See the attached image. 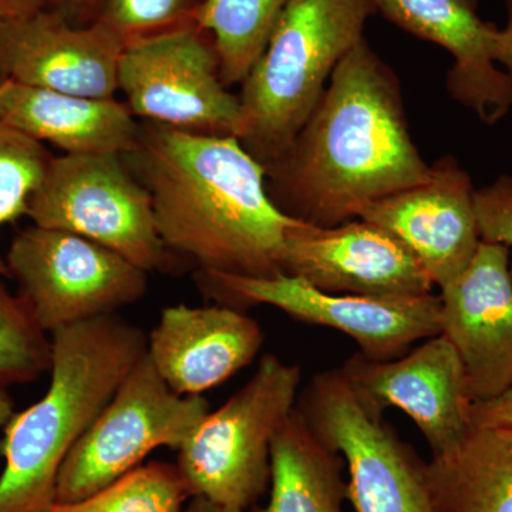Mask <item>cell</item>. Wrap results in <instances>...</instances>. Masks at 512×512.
Returning <instances> with one entry per match:
<instances>
[{
	"instance_id": "27",
	"label": "cell",
	"mask_w": 512,
	"mask_h": 512,
	"mask_svg": "<svg viewBox=\"0 0 512 512\" xmlns=\"http://www.w3.org/2000/svg\"><path fill=\"white\" fill-rule=\"evenodd\" d=\"M481 241L512 247V175H501L476 191ZM512 274V271H511Z\"/></svg>"
},
{
	"instance_id": "24",
	"label": "cell",
	"mask_w": 512,
	"mask_h": 512,
	"mask_svg": "<svg viewBox=\"0 0 512 512\" xmlns=\"http://www.w3.org/2000/svg\"><path fill=\"white\" fill-rule=\"evenodd\" d=\"M52 366V338L0 276V386L35 382Z\"/></svg>"
},
{
	"instance_id": "13",
	"label": "cell",
	"mask_w": 512,
	"mask_h": 512,
	"mask_svg": "<svg viewBox=\"0 0 512 512\" xmlns=\"http://www.w3.org/2000/svg\"><path fill=\"white\" fill-rule=\"evenodd\" d=\"M476 191L456 158L443 157L423 183L366 205L359 220L400 239L443 288L466 271L480 247Z\"/></svg>"
},
{
	"instance_id": "25",
	"label": "cell",
	"mask_w": 512,
	"mask_h": 512,
	"mask_svg": "<svg viewBox=\"0 0 512 512\" xmlns=\"http://www.w3.org/2000/svg\"><path fill=\"white\" fill-rule=\"evenodd\" d=\"M52 158L45 144L0 123V228L28 217L30 197L42 183ZM0 276H9L2 256Z\"/></svg>"
},
{
	"instance_id": "18",
	"label": "cell",
	"mask_w": 512,
	"mask_h": 512,
	"mask_svg": "<svg viewBox=\"0 0 512 512\" xmlns=\"http://www.w3.org/2000/svg\"><path fill=\"white\" fill-rule=\"evenodd\" d=\"M261 325L227 305L167 306L147 336V356L181 396H202L247 367L264 346Z\"/></svg>"
},
{
	"instance_id": "15",
	"label": "cell",
	"mask_w": 512,
	"mask_h": 512,
	"mask_svg": "<svg viewBox=\"0 0 512 512\" xmlns=\"http://www.w3.org/2000/svg\"><path fill=\"white\" fill-rule=\"evenodd\" d=\"M123 50L99 23L74 25L50 8L0 16V82L114 99Z\"/></svg>"
},
{
	"instance_id": "10",
	"label": "cell",
	"mask_w": 512,
	"mask_h": 512,
	"mask_svg": "<svg viewBox=\"0 0 512 512\" xmlns=\"http://www.w3.org/2000/svg\"><path fill=\"white\" fill-rule=\"evenodd\" d=\"M202 292L231 308L266 305L299 322L325 326L355 340L359 353L386 362L409 352L416 342L440 335V298H367L320 291L295 276L239 278L197 276Z\"/></svg>"
},
{
	"instance_id": "17",
	"label": "cell",
	"mask_w": 512,
	"mask_h": 512,
	"mask_svg": "<svg viewBox=\"0 0 512 512\" xmlns=\"http://www.w3.org/2000/svg\"><path fill=\"white\" fill-rule=\"evenodd\" d=\"M373 2L389 22L450 53L446 86L457 103L488 126L510 113L512 82L495 62L500 29L480 18L477 0Z\"/></svg>"
},
{
	"instance_id": "32",
	"label": "cell",
	"mask_w": 512,
	"mask_h": 512,
	"mask_svg": "<svg viewBox=\"0 0 512 512\" xmlns=\"http://www.w3.org/2000/svg\"><path fill=\"white\" fill-rule=\"evenodd\" d=\"M183 512H247L232 510V508L221 507L210 501L204 500V498H191L188 504L185 505Z\"/></svg>"
},
{
	"instance_id": "21",
	"label": "cell",
	"mask_w": 512,
	"mask_h": 512,
	"mask_svg": "<svg viewBox=\"0 0 512 512\" xmlns=\"http://www.w3.org/2000/svg\"><path fill=\"white\" fill-rule=\"evenodd\" d=\"M343 467L338 451L295 407L272 443L268 503L247 512H345Z\"/></svg>"
},
{
	"instance_id": "14",
	"label": "cell",
	"mask_w": 512,
	"mask_h": 512,
	"mask_svg": "<svg viewBox=\"0 0 512 512\" xmlns=\"http://www.w3.org/2000/svg\"><path fill=\"white\" fill-rule=\"evenodd\" d=\"M508 247L481 241L466 271L440 288V330L456 349L471 403L512 386V274Z\"/></svg>"
},
{
	"instance_id": "1",
	"label": "cell",
	"mask_w": 512,
	"mask_h": 512,
	"mask_svg": "<svg viewBox=\"0 0 512 512\" xmlns=\"http://www.w3.org/2000/svg\"><path fill=\"white\" fill-rule=\"evenodd\" d=\"M264 167L276 207L318 228L357 220L366 205L423 183L431 170L407 126L399 79L366 39L338 64L289 146Z\"/></svg>"
},
{
	"instance_id": "6",
	"label": "cell",
	"mask_w": 512,
	"mask_h": 512,
	"mask_svg": "<svg viewBox=\"0 0 512 512\" xmlns=\"http://www.w3.org/2000/svg\"><path fill=\"white\" fill-rule=\"evenodd\" d=\"M28 218L109 248L148 274L173 266L150 192L124 156H53L30 197Z\"/></svg>"
},
{
	"instance_id": "3",
	"label": "cell",
	"mask_w": 512,
	"mask_h": 512,
	"mask_svg": "<svg viewBox=\"0 0 512 512\" xmlns=\"http://www.w3.org/2000/svg\"><path fill=\"white\" fill-rule=\"evenodd\" d=\"M47 392L5 424L0 512H47L74 444L147 352V336L114 315L57 329Z\"/></svg>"
},
{
	"instance_id": "22",
	"label": "cell",
	"mask_w": 512,
	"mask_h": 512,
	"mask_svg": "<svg viewBox=\"0 0 512 512\" xmlns=\"http://www.w3.org/2000/svg\"><path fill=\"white\" fill-rule=\"evenodd\" d=\"M291 0H204L197 26L211 37L225 86L244 82Z\"/></svg>"
},
{
	"instance_id": "28",
	"label": "cell",
	"mask_w": 512,
	"mask_h": 512,
	"mask_svg": "<svg viewBox=\"0 0 512 512\" xmlns=\"http://www.w3.org/2000/svg\"><path fill=\"white\" fill-rule=\"evenodd\" d=\"M470 427H508L512 429V386L500 396L468 407Z\"/></svg>"
},
{
	"instance_id": "7",
	"label": "cell",
	"mask_w": 512,
	"mask_h": 512,
	"mask_svg": "<svg viewBox=\"0 0 512 512\" xmlns=\"http://www.w3.org/2000/svg\"><path fill=\"white\" fill-rule=\"evenodd\" d=\"M296 409L343 458L356 512H434L426 461L339 367L313 376Z\"/></svg>"
},
{
	"instance_id": "11",
	"label": "cell",
	"mask_w": 512,
	"mask_h": 512,
	"mask_svg": "<svg viewBox=\"0 0 512 512\" xmlns=\"http://www.w3.org/2000/svg\"><path fill=\"white\" fill-rule=\"evenodd\" d=\"M117 79L128 109L147 123L241 136V101L222 82L217 50L198 26L126 47Z\"/></svg>"
},
{
	"instance_id": "12",
	"label": "cell",
	"mask_w": 512,
	"mask_h": 512,
	"mask_svg": "<svg viewBox=\"0 0 512 512\" xmlns=\"http://www.w3.org/2000/svg\"><path fill=\"white\" fill-rule=\"evenodd\" d=\"M282 274L323 292L367 298H414L436 288L400 239L359 218L332 228L299 222L286 237Z\"/></svg>"
},
{
	"instance_id": "33",
	"label": "cell",
	"mask_w": 512,
	"mask_h": 512,
	"mask_svg": "<svg viewBox=\"0 0 512 512\" xmlns=\"http://www.w3.org/2000/svg\"><path fill=\"white\" fill-rule=\"evenodd\" d=\"M15 414V404L6 387L0 386V427H5L10 417Z\"/></svg>"
},
{
	"instance_id": "9",
	"label": "cell",
	"mask_w": 512,
	"mask_h": 512,
	"mask_svg": "<svg viewBox=\"0 0 512 512\" xmlns=\"http://www.w3.org/2000/svg\"><path fill=\"white\" fill-rule=\"evenodd\" d=\"M5 261L19 295L49 335L114 315L140 301L148 289V272L109 248L59 229H23Z\"/></svg>"
},
{
	"instance_id": "34",
	"label": "cell",
	"mask_w": 512,
	"mask_h": 512,
	"mask_svg": "<svg viewBox=\"0 0 512 512\" xmlns=\"http://www.w3.org/2000/svg\"><path fill=\"white\" fill-rule=\"evenodd\" d=\"M0 94H2V83H0Z\"/></svg>"
},
{
	"instance_id": "30",
	"label": "cell",
	"mask_w": 512,
	"mask_h": 512,
	"mask_svg": "<svg viewBox=\"0 0 512 512\" xmlns=\"http://www.w3.org/2000/svg\"><path fill=\"white\" fill-rule=\"evenodd\" d=\"M505 5H507V25L498 32L495 62L504 66V72L512 82V0H505Z\"/></svg>"
},
{
	"instance_id": "26",
	"label": "cell",
	"mask_w": 512,
	"mask_h": 512,
	"mask_svg": "<svg viewBox=\"0 0 512 512\" xmlns=\"http://www.w3.org/2000/svg\"><path fill=\"white\" fill-rule=\"evenodd\" d=\"M204 0H103L93 23H99L128 46L197 26Z\"/></svg>"
},
{
	"instance_id": "31",
	"label": "cell",
	"mask_w": 512,
	"mask_h": 512,
	"mask_svg": "<svg viewBox=\"0 0 512 512\" xmlns=\"http://www.w3.org/2000/svg\"><path fill=\"white\" fill-rule=\"evenodd\" d=\"M52 0H0V16H25L49 9Z\"/></svg>"
},
{
	"instance_id": "29",
	"label": "cell",
	"mask_w": 512,
	"mask_h": 512,
	"mask_svg": "<svg viewBox=\"0 0 512 512\" xmlns=\"http://www.w3.org/2000/svg\"><path fill=\"white\" fill-rule=\"evenodd\" d=\"M103 0H52L50 9L74 23V25H92Z\"/></svg>"
},
{
	"instance_id": "5",
	"label": "cell",
	"mask_w": 512,
	"mask_h": 512,
	"mask_svg": "<svg viewBox=\"0 0 512 512\" xmlns=\"http://www.w3.org/2000/svg\"><path fill=\"white\" fill-rule=\"evenodd\" d=\"M302 370L265 355L237 393L205 414L178 448L177 466L191 498L249 511L271 484L275 436L298 402Z\"/></svg>"
},
{
	"instance_id": "2",
	"label": "cell",
	"mask_w": 512,
	"mask_h": 512,
	"mask_svg": "<svg viewBox=\"0 0 512 512\" xmlns=\"http://www.w3.org/2000/svg\"><path fill=\"white\" fill-rule=\"evenodd\" d=\"M153 201L158 232L200 274L275 278L299 221L266 190L265 167L237 137L200 136L146 123L126 156Z\"/></svg>"
},
{
	"instance_id": "19",
	"label": "cell",
	"mask_w": 512,
	"mask_h": 512,
	"mask_svg": "<svg viewBox=\"0 0 512 512\" xmlns=\"http://www.w3.org/2000/svg\"><path fill=\"white\" fill-rule=\"evenodd\" d=\"M2 83L0 123L67 156H130L140 143L141 124L126 103Z\"/></svg>"
},
{
	"instance_id": "4",
	"label": "cell",
	"mask_w": 512,
	"mask_h": 512,
	"mask_svg": "<svg viewBox=\"0 0 512 512\" xmlns=\"http://www.w3.org/2000/svg\"><path fill=\"white\" fill-rule=\"evenodd\" d=\"M373 0H291L241 83L238 140L262 165L275 160L315 110L330 77L365 40Z\"/></svg>"
},
{
	"instance_id": "8",
	"label": "cell",
	"mask_w": 512,
	"mask_h": 512,
	"mask_svg": "<svg viewBox=\"0 0 512 512\" xmlns=\"http://www.w3.org/2000/svg\"><path fill=\"white\" fill-rule=\"evenodd\" d=\"M208 412L204 397L171 390L146 352L74 444L57 478L56 503L97 493L157 448L178 450Z\"/></svg>"
},
{
	"instance_id": "23",
	"label": "cell",
	"mask_w": 512,
	"mask_h": 512,
	"mask_svg": "<svg viewBox=\"0 0 512 512\" xmlns=\"http://www.w3.org/2000/svg\"><path fill=\"white\" fill-rule=\"evenodd\" d=\"M190 500L175 464L150 463L82 500L55 503L47 512H183Z\"/></svg>"
},
{
	"instance_id": "20",
	"label": "cell",
	"mask_w": 512,
	"mask_h": 512,
	"mask_svg": "<svg viewBox=\"0 0 512 512\" xmlns=\"http://www.w3.org/2000/svg\"><path fill=\"white\" fill-rule=\"evenodd\" d=\"M434 512H512V429L470 427L426 461Z\"/></svg>"
},
{
	"instance_id": "16",
	"label": "cell",
	"mask_w": 512,
	"mask_h": 512,
	"mask_svg": "<svg viewBox=\"0 0 512 512\" xmlns=\"http://www.w3.org/2000/svg\"><path fill=\"white\" fill-rule=\"evenodd\" d=\"M339 369L383 412L396 407L407 414L427 441L431 457L454 446L470 429L463 365L441 333L396 359L377 362L356 353Z\"/></svg>"
}]
</instances>
